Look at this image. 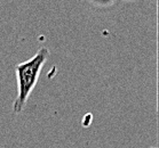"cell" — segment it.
Instances as JSON below:
<instances>
[{
	"label": "cell",
	"mask_w": 159,
	"mask_h": 148,
	"mask_svg": "<svg viewBox=\"0 0 159 148\" xmlns=\"http://www.w3.org/2000/svg\"><path fill=\"white\" fill-rule=\"evenodd\" d=\"M49 57V50L46 47L40 48L36 55L28 61L20 63L16 66V80H17V97L13 104V113L20 114L23 112L30 95L38 83L45 63Z\"/></svg>",
	"instance_id": "cell-1"
},
{
	"label": "cell",
	"mask_w": 159,
	"mask_h": 148,
	"mask_svg": "<svg viewBox=\"0 0 159 148\" xmlns=\"http://www.w3.org/2000/svg\"><path fill=\"white\" fill-rule=\"evenodd\" d=\"M150 148H156V147H150Z\"/></svg>",
	"instance_id": "cell-2"
}]
</instances>
